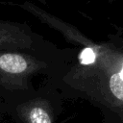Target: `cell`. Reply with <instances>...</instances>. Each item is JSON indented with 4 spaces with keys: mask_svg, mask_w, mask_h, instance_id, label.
Returning a JSON list of instances; mask_svg holds the SVG:
<instances>
[{
    "mask_svg": "<svg viewBox=\"0 0 123 123\" xmlns=\"http://www.w3.org/2000/svg\"><path fill=\"white\" fill-rule=\"evenodd\" d=\"M20 6L22 8H24V9H26L27 11H29L30 12L34 13L36 16L40 17L42 21H44L47 24L53 26V28H56V29L60 30L68 39L74 41L75 43L82 44V45H84L86 47H89V46H92L94 44L92 41H90L86 37H84L81 33H79L76 29L71 28L70 26H68L67 24L63 23L62 21L58 20V18H55L52 15L48 14L47 12L42 11L41 9H39L37 6L33 5V3H24V4L20 5Z\"/></svg>",
    "mask_w": 123,
    "mask_h": 123,
    "instance_id": "3",
    "label": "cell"
},
{
    "mask_svg": "<svg viewBox=\"0 0 123 123\" xmlns=\"http://www.w3.org/2000/svg\"><path fill=\"white\" fill-rule=\"evenodd\" d=\"M30 123H52L49 111L40 105H34L28 111Z\"/></svg>",
    "mask_w": 123,
    "mask_h": 123,
    "instance_id": "5",
    "label": "cell"
},
{
    "mask_svg": "<svg viewBox=\"0 0 123 123\" xmlns=\"http://www.w3.org/2000/svg\"><path fill=\"white\" fill-rule=\"evenodd\" d=\"M41 1H44V0H41Z\"/></svg>",
    "mask_w": 123,
    "mask_h": 123,
    "instance_id": "6",
    "label": "cell"
},
{
    "mask_svg": "<svg viewBox=\"0 0 123 123\" xmlns=\"http://www.w3.org/2000/svg\"><path fill=\"white\" fill-rule=\"evenodd\" d=\"M80 60L89 68L96 94L123 120V44L94 43L86 47Z\"/></svg>",
    "mask_w": 123,
    "mask_h": 123,
    "instance_id": "1",
    "label": "cell"
},
{
    "mask_svg": "<svg viewBox=\"0 0 123 123\" xmlns=\"http://www.w3.org/2000/svg\"><path fill=\"white\" fill-rule=\"evenodd\" d=\"M37 68V63L31 58L18 53H0V71L12 74L22 75L31 73Z\"/></svg>",
    "mask_w": 123,
    "mask_h": 123,
    "instance_id": "4",
    "label": "cell"
},
{
    "mask_svg": "<svg viewBox=\"0 0 123 123\" xmlns=\"http://www.w3.org/2000/svg\"><path fill=\"white\" fill-rule=\"evenodd\" d=\"M31 45V36L23 25L0 21V50L29 48Z\"/></svg>",
    "mask_w": 123,
    "mask_h": 123,
    "instance_id": "2",
    "label": "cell"
}]
</instances>
